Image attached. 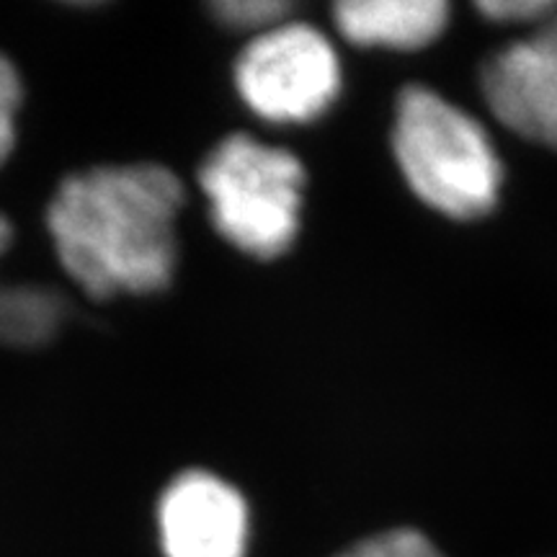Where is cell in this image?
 I'll return each instance as SVG.
<instances>
[{
	"label": "cell",
	"instance_id": "6",
	"mask_svg": "<svg viewBox=\"0 0 557 557\" xmlns=\"http://www.w3.org/2000/svg\"><path fill=\"white\" fill-rule=\"evenodd\" d=\"M158 537L165 557H248V500L214 472H181L160 496Z\"/></svg>",
	"mask_w": 557,
	"mask_h": 557
},
{
	"label": "cell",
	"instance_id": "8",
	"mask_svg": "<svg viewBox=\"0 0 557 557\" xmlns=\"http://www.w3.org/2000/svg\"><path fill=\"white\" fill-rule=\"evenodd\" d=\"M65 299L52 287L16 284L0 287V341L11 346H37L60 331Z\"/></svg>",
	"mask_w": 557,
	"mask_h": 557
},
{
	"label": "cell",
	"instance_id": "9",
	"mask_svg": "<svg viewBox=\"0 0 557 557\" xmlns=\"http://www.w3.org/2000/svg\"><path fill=\"white\" fill-rule=\"evenodd\" d=\"M331 557H447L426 532L413 527H387L354 540Z\"/></svg>",
	"mask_w": 557,
	"mask_h": 557
},
{
	"label": "cell",
	"instance_id": "10",
	"mask_svg": "<svg viewBox=\"0 0 557 557\" xmlns=\"http://www.w3.org/2000/svg\"><path fill=\"white\" fill-rule=\"evenodd\" d=\"M292 11L295 5L284 3V0H220L212 5V13L220 24L238 32H253V37L289 21Z\"/></svg>",
	"mask_w": 557,
	"mask_h": 557
},
{
	"label": "cell",
	"instance_id": "3",
	"mask_svg": "<svg viewBox=\"0 0 557 557\" xmlns=\"http://www.w3.org/2000/svg\"><path fill=\"white\" fill-rule=\"evenodd\" d=\"M199 189L214 230L240 253L271 261L295 246L308 173L292 150L235 132L201 160Z\"/></svg>",
	"mask_w": 557,
	"mask_h": 557
},
{
	"label": "cell",
	"instance_id": "7",
	"mask_svg": "<svg viewBox=\"0 0 557 557\" xmlns=\"http://www.w3.org/2000/svg\"><path fill=\"white\" fill-rule=\"evenodd\" d=\"M447 0H338L333 24L348 45L364 50H421L449 26Z\"/></svg>",
	"mask_w": 557,
	"mask_h": 557
},
{
	"label": "cell",
	"instance_id": "11",
	"mask_svg": "<svg viewBox=\"0 0 557 557\" xmlns=\"http://www.w3.org/2000/svg\"><path fill=\"white\" fill-rule=\"evenodd\" d=\"M472 9L483 21L498 26H532L545 24L557 13L555 0H478Z\"/></svg>",
	"mask_w": 557,
	"mask_h": 557
},
{
	"label": "cell",
	"instance_id": "4",
	"mask_svg": "<svg viewBox=\"0 0 557 557\" xmlns=\"http://www.w3.org/2000/svg\"><path fill=\"white\" fill-rule=\"evenodd\" d=\"M233 78L243 103L263 122L308 124L336 103L344 67L315 24L289 18L243 47Z\"/></svg>",
	"mask_w": 557,
	"mask_h": 557
},
{
	"label": "cell",
	"instance_id": "13",
	"mask_svg": "<svg viewBox=\"0 0 557 557\" xmlns=\"http://www.w3.org/2000/svg\"><path fill=\"white\" fill-rule=\"evenodd\" d=\"M11 238H13V227H11V222L5 220L3 214H0V253H3V250L11 246Z\"/></svg>",
	"mask_w": 557,
	"mask_h": 557
},
{
	"label": "cell",
	"instance_id": "12",
	"mask_svg": "<svg viewBox=\"0 0 557 557\" xmlns=\"http://www.w3.org/2000/svg\"><path fill=\"white\" fill-rule=\"evenodd\" d=\"M21 107V78L5 54H0V165L16 145V114Z\"/></svg>",
	"mask_w": 557,
	"mask_h": 557
},
{
	"label": "cell",
	"instance_id": "1",
	"mask_svg": "<svg viewBox=\"0 0 557 557\" xmlns=\"http://www.w3.org/2000/svg\"><path fill=\"white\" fill-rule=\"evenodd\" d=\"M184 184L158 163L67 176L47 207L54 253L96 299L163 292L176 274Z\"/></svg>",
	"mask_w": 557,
	"mask_h": 557
},
{
	"label": "cell",
	"instance_id": "2",
	"mask_svg": "<svg viewBox=\"0 0 557 557\" xmlns=\"http://www.w3.org/2000/svg\"><path fill=\"white\" fill-rule=\"evenodd\" d=\"M389 150L423 207L475 222L498 207L504 160L483 122L442 90L410 83L393 103Z\"/></svg>",
	"mask_w": 557,
	"mask_h": 557
},
{
	"label": "cell",
	"instance_id": "5",
	"mask_svg": "<svg viewBox=\"0 0 557 557\" xmlns=\"http://www.w3.org/2000/svg\"><path fill=\"white\" fill-rule=\"evenodd\" d=\"M478 88L500 127L557 152V13L487 54Z\"/></svg>",
	"mask_w": 557,
	"mask_h": 557
}]
</instances>
